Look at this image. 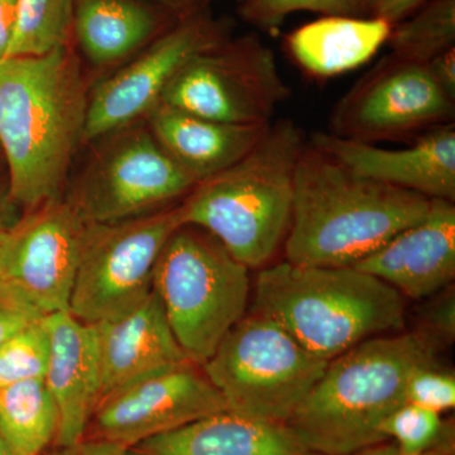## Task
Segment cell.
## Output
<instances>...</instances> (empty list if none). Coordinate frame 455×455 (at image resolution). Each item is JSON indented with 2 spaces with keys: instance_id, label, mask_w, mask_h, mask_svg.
Instances as JSON below:
<instances>
[{
  "instance_id": "cell-17",
  "label": "cell",
  "mask_w": 455,
  "mask_h": 455,
  "mask_svg": "<svg viewBox=\"0 0 455 455\" xmlns=\"http://www.w3.org/2000/svg\"><path fill=\"white\" fill-rule=\"evenodd\" d=\"M50 355L44 382L59 411L55 444L85 438L92 412L101 396L97 329L70 311L44 316Z\"/></svg>"
},
{
  "instance_id": "cell-14",
  "label": "cell",
  "mask_w": 455,
  "mask_h": 455,
  "mask_svg": "<svg viewBox=\"0 0 455 455\" xmlns=\"http://www.w3.org/2000/svg\"><path fill=\"white\" fill-rule=\"evenodd\" d=\"M223 41L220 28L208 18L185 17L145 55L98 86L88 101L84 139L106 136L151 112L182 66Z\"/></svg>"
},
{
  "instance_id": "cell-16",
  "label": "cell",
  "mask_w": 455,
  "mask_h": 455,
  "mask_svg": "<svg viewBox=\"0 0 455 455\" xmlns=\"http://www.w3.org/2000/svg\"><path fill=\"white\" fill-rule=\"evenodd\" d=\"M353 267L414 300L442 291L455 277L454 202L431 199L423 220L401 230Z\"/></svg>"
},
{
  "instance_id": "cell-6",
  "label": "cell",
  "mask_w": 455,
  "mask_h": 455,
  "mask_svg": "<svg viewBox=\"0 0 455 455\" xmlns=\"http://www.w3.org/2000/svg\"><path fill=\"white\" fill-rule=\"evenodd\" d=\"M250 268L205 230L181 226L154 269V290L180 347L203 366L245 315Z\"/></svg>"
},
{
  "instance_id": "cell-29",
  "label": "cell",
  "mask_w": 455,
  "mask_h": 455,
  "mask_svg": "<svg viewBox=\"0 0 455 455\" xmlns=\"http://www.w3.org/2000/svg\"><path fill=\"white\" fill-rule=\"evenodd\" d=\"M406 403L443 414L455 406V376L436 363L415 368L406 383Z\"/></svg>"
},
{
  "instance_id": "cell-11",
  "label": "cell",
  "mask_w": 455,
  "mask_h": 455,
  "mask_svg": "<svg viewBox=\"0 0 455 455\" xmlns=\"http://www.w3.org/2000/svg\"><path fill=\"white\" fill-rule=\"evenodd\" d=\"M220 392L202 366L188 362L125 383L99 400L90 438L136 447L146 440L227 411ZM88 427V429H89Z\"/></svg>"
},
{
  "instance_id": "cell-5",
  "label": "cell",
  "mask_w": 455,
  "mask_h": 455,
  "mask_svg": "<svg viewBox=\"0 0 455 455\" xmlns=\"http://www.w3.org/2000/svg\"><path fill=\"white\" fill-rule=\"evenodd\" d=\"M254 311L328 362L362 341L400 331L405 323L403 296L379 278L353 266L287 260L259 272Z\"/></svg>"
},
{
  "instance_id": "cell-23",
  "label": "cell",
  "mask_w": 455,
  "mask_h": 455,
  "mask_svg": "<svg viewBox=\"0 0 455 455\" xmlns=\"http://www.w3.org/2000/svg\"><path fill=\"white\" fill-rule=\"evenodd\" d=\"M59 411L44 379L0 390V436L20 455H41L55 444Z\"/></svg>"
},
{
  "instance_id": "cell-18",
  "label": "cell",
  "mask_w": 455,
  "mask_h": 455,
  "mask_svg": "<svg viewBox=\"0 0 455 455\" xmlns=\"http://www.w3.org/2000/svg\"><path fill=\"white\" fill-rule=\"evenodd\" d=\"M94 325L101 396L146 374L191 362L180 347L155 290L131 310Z\"/></svg>"
},
{
  "instance_id": "cell-21",
  "label": "cell",
  "mask_w": 455,
  "mask_h": 455,
  "mask_svg": "<svg viewBox=\"0 0 455 455\" xmlns=\"http://www.w3.org/2000/svg\"><path fill=\"white\" fill-rule=\"evenodd\" d=\"M391 29L379 18L323 16L290 33L287 50L307 73L337 76L370 61L388 41Z\"/></svg>"
},
{
  "instance_id": "cell-13",
  "label": "cell",
  "mask_w": 455,
  "mask_h": 455,
  "mask_svg": "<svg viewBox=\"0 0 455 455\" xmlns=\"http://www.w3.org/2000/svg\"><path fill=\"white\" fill-rule=\"evenodd\" d=\"M455 101L436 86L425 65L392 57L340 101L331 133L372 143L453 121Z\"/></svg>"
},
{
  "instance_id": "cell-3",
  "label": "cell",
  "mask_w": 455,
  "mask_h": 455,
  "mask_svg": "<svg viewBox=\"0 0 455 455\" xmlns=\"http://www.w3.org/2000/svg\"><path fill=\"white\" fill-rule=\"evenodd\" d=\"M438 346L424 329L362 341L328 362L287 427L317 455H355L379 444L383 421L406 403L410 374L435 363Z\"/></svg>"
},
{
  "instance_id": "cell-25",
  "label": "cell",
  "mask_w": 455,
  "mask_h": 455,
  "mask_svg": "<svg viewBox=\"0 0 455 455\" xmlns=\"http://www.w3.org/2000/svg\"><path fill=\"white\" fill-rule=\"evenodd\" d=\"M75 0H20L9 57L44 56L68 46L74 29Z\"/></svg>"
},
{
  "instance_id": "cell-32",
  "label": "cell",
  "mask_w": 455,
  "mask_h": 455,
  "mask_svg": "<svg viewBox=\"0 0 455 455\" xmlns=\"http://www.w3.org/2000/svg\"><path fill=\"white\" fill-rule=\"evenodd\" d=\"M427 326L429 329H424L438 343L444 340L451 343L455 335V301L454 292H447L443 295L427 313Z\"/></svg>"
},
{
  "instance_id": "cell-30",
  "label": "cell",
  "mask_w": 455,
  "mask_h": 455,
  "mask_svg": "<svg viewBox=\"0 0 455 455\" xmlns=\"http://www.w3.org/2000/svg\"><path fill=\"white\" fill-rule=\"evenodd\" d=\"M44 316L25 296L0 283V347Z\"/></svg>"
},
{
  "instance_id": "cell-19",
  "label": "cell",
  "mask_w": 455,
  "mask_h": 455,
  "mask_svg": "<svg viewBox=\"0 0 455 455\" xmlns=\"http://www.w3.org/2000/svg\"><path fill=\"white\" fill-rule=\"evenodd\" d=\"M128 455H317L286 424L223 411L130 449Z\"/></svg>"
},
{
  "instance_id": "cell-40",
  "label": "cell",
  "mask_w": 455,
  "mask_h": 455,
  "mask_svg": "<svg viewBox=\"0 0 455 455\" xmlns=\"http://www.w3.org/2000/svg\"><path fill=\"white\" fill-rule=\"evenodd\" d=\"M247 2V0H238L239 4H242V3Z\"/></svg>"
},
{
  "instance_id": "cell-4",
  "label": "cell",
  "mask_w": 455,
  "mask_h": 455,
  "mask_svg": "<svg viewBox=\"0 0 455 455\" xmlns=\"http://www.w3.org/2000/svg\"><path fill=\"white\" fill-rule=\"evenodd\" d=\"M305 145L291 119L271 123L238 163L197 182L180 204L182 224L208 232L245 267L267 265L289 233Z\"/></svg>"
},
{
  "instance_id": "cell-10",
  "label": "cell",
  "mask_w": 455,
  "mask_h": 455,
  "mask_svg": "<svg viewBox=\"0 0 455 455\" xmlns=\"http://www.w3.org/2000/svg\"><path fill=\"white\" fill-rule=\"evenodd\" d=\"M197 182L148 132H132L110 147L70 200L85 223H116L167 208Z\"/></svg>"
},
{
  "instance_id": "cell-28",
  "label": "cell",
  "mask_w": 455,
  "mask_h": 455,
  "mask_svg": "<svg viewBox=\"0 0 455 455\" xmlns=\"http://www.w3.org/2000/svg\"><path fill=\"white\" fill-rule=\"evenodd\" d=\"M241 16L263 31H274L284 18L296 12H314L323 16L363 17V0H247Z\"/></svg>"
},
{
  "instance_id": "cell-8",
  "label": "cell",
  "mask_w": 455,
  "mask_h": 455,
  "mask_svg": "<svg viewBox=\"0 0 455 455\" xmlns=\"http://www.w3.org/2000/svg\"><path fill=\"white\" fill-rule=\"evenodd\" d=\"M181 226L180 204L116 223H85L71 315L98 324L145 300L161 251Z\"/></svg>"
},
{
  "instance_id": "cell-37",
  "label": "cell",
  "mask_w": 455,
  "mask_h": 455,
  "mask_svg": "<svg viewBox=\"0 0 455 455\" xmlns=\"http://www.w3.org/2000/svg\"><path fill=\"white\" fill-rule=\"evenodd\" d=\"M157 2L161 3L164 7L169 8L170 11L190 16V14H193V8L196 0H157Z\"/></svg>"
},
{
  "instance_id": "cell-26",
  "label": "cell",
  "mask_w": 455,
  "mask_h": 455,
  "mask_svg": "<svg viewBox=\"0 0 455 455\" xmlns=\"http://www.w3.org/2000/svg\"><path fill=\"white\" fill-rule=\"evenodd\" d=\"M44 319L22 329L0 347V390L27 379H44L50 338Z\"/></svg>"
},
{
  "instance_id": "cell-9",
  "label": "cell",
  "mask_w": 455,
  "mask_h": 455,
  "mask_svg": "<svg viewBox=\"0 0 455 455\" xmlns=\"http://www.w3.org/2000/svg\"><path fill=\"white\" fill-rule=\"evenodd\" d=\"M289 97L274 51L257 36H244L193 57L160 103L209 121L265 125Z\"/></svg>"
},
{
  "instance_id": "cell-2",
  "label": "cell",
  "mask_w": 455,
  "mask_h": 455,
  "mask_svg": "<svg viewBox=\"0 0 455 455\" xmlns=\"http://www.w3.org/2000/svg\"><path fill=\"white\" fill-rule=\"evenodd\" d=\"M431 199L364 178L311 142L299 158L287 262L346 267L357 265L416 221Z\"/></svg>"
},
{
  "instance_id": "cell-1",
  "label": "cell",
  "mask_w": 455,
  "mask_h": 455,
  "mask_svg": "<svg viewBox=\"0 0 455 455\" xmlns=\"http://www.w3.org/2000/svg\"><path fill=\"white\" fill-rule=\"evenodd\" d=\"M86 110L85 82L68 46L0 60V147L14 202L32 211L59 199Z\"/></svg>"
},
{
  "instance_id": "cell-38",
  "label": "cell",
  "mask_w": 455,
  "mask_h": 455,
  "mask_svg": "<svg viewBox=\"0 0 455 455\" xmlns=\"http://www.w3.org/2000/svg\"><path fill=\"white\" fill-rule=\"evenodd\" d=\"M0 455H20L0 436Z\"/></svg>"
},
{
  "instance_id": "cell-12",
  "label": "cell",
  "mask_w": 455,
  "mask_h": 455,
  "mask_svg": "<svg viewBox=\"0 0 455 455\" xmlns=\"http://www.w3.org/2000/svg\"><path fill=\"white\" fill-rule=\"evenodd\" d=\"M84 229L79 212L60 197L32 209L0 238V283L44 315L70 310Z\"/></svg>"
},
{
  "instance_id": "cell-20",
  "label": "cell",
  "mask_w": 455,
  "mask_h": 455,
  "mask_svg": "<svg viewBox=\"0 0 455 455\" xmlns=\"http://www.w3.org/2000/svg\"><path fill=\"white\" fill-rule=\"evenodd\" d=\"M149 122L157 142L196 182L238 163L271 124L209 121L161 103L149 112Z\"/></svg>"
},
{
  "instance_id": "cell-22",
  "label": "cell",
  "mask_w": 455,
  "mask_h": 455,
  "mask_svg": "<svg viewBox=\"0 0 455 455\" xmlns=\"http://www.w3.org/2000/svg\"><path fill=\"white\" fill-rule=\"evenodd\" d=\"M158 26L155 12L136 0H75L77 41L95 64H110L131 55Z\"/></svg>"
},
{
  "instance_id": "cell-39",
  "label": "cell",
  "mask_w": 455,
  "mask_h": 455,
  "mask_svg": "<svg viewBox=\"0 0 455 455\" xmlns=\"http://www.w3.org/2000/svg\"><path fill=\"white\" fill-rule=\"evenodd\" d=\"M7 226H5L4 223H3L2 218H0V238H2L3 233L5 232V229H7Z\"/></svg>"
},
{
  "instance_id": "cell-7",
  "label": "cell",
  "mask_w": 455,
  "mask_h": 455,
  "mask_svg": "<svg viewBox=\"0 0 455 455\" xmlns=\"http://www.w3.org/2000/svg\"><path fill=\"white\" fill-rule=\"evenodd\" d=\"M326 366L275 320L254 311L233 326L202 367L228 411L286 424Z\"/></svg>"
},
{
  "instance_id": "cell-27",
  "label": "cell",
  "mask_w": 455,
  "mask_h": 455,
  "mask_svg": "<svg viewBox=\"0 0 455 455\" xmlns=\"http://www.w3.org/2000/svg\"><path fill=\"white\" fill-rule=\"evenodd\" d=\"M383 438L394 439L395 445L403 453L421 454L434 449H447L445 427L442 414L427 407L405 403L398 407L381 427Z\"/></svg>"
},
{
  "instance_id": "cell-34",
  "label": "cell",
  "mask_w": 455,
  "mask_h": 455,
  "mask_svg": "<svg viewBox=\"0 0 455 455\" xmlns=\"http://www.w3.org/2000/svg\"><path fill=\"white\" fill-rule=\"evenodd\" d=\"M425 68L436 86L455 101V47L434 57Z\"/></svg>"
},
{
  "instance_id": "cell-36",
  "label": "cell",
  "mask_w": 455,
  "mask_h": 455,
  "mask_svg": "<svg viewBox=\"0 0 455 455\" xmlns=\"http://www.w3.org/2000/svg\"><path fill=\"white\" fill-rule=\"evenodd\" d=\"M355 455H451V451H447V449H434V451H425V453L421 454H407L403 453V451H400L396 447V445H381L379 444L372 445V447L363 449V451H359V453Z\"/></svg>"
},
{
  "instance_id": "cell-33",
  "label": "cell",
  "mask_w": 455,
  "mask_h": 455,
  "mask_svg": "<svg viewBox=\"0 0 455 455\" xmlns=\"http://www.w3.org/2000/svg\"><path fill=\"white\" fill-rule=\"evenodd\" d=\"M52 451L41 455H128V449L99 438H83L68 445H53Z\"/></svg>"
},
{
  "instance_id": "cell-15",
  "label": "cell",
  "mask_w": 455,
  "mask_h": 455,
  "mask_svg": "<svg viewBox=\"0 0 455 455\" xmlns=\"http://www.w3.org/2000/svg\"><path fill=\"white\" fill-rule=\"evenodd\" d=\"M323 152L364 178L429 197L455 202V128L438 125L414 145L387 149L334 133L310 140Z\"/></svg>"
},
{
  "instance_id": "cell-24",
  "label": "cell",
  "mask_w": 455,
  "mask_h": 455,
  "mask_svg": "<svg viewBox=\"0 0 455 455\" xmlns=\"http://www.w3.org/2000/svg\"><path fill=\"white\" fill-rule=\"evenodd\" d=\"M392 57L425 65L455 47V0H430L412 16L392 27Z\"/></svg>"
},
{
  "instance_id": "cell-35",
  "label": "cell",
  "mask_w": 455,
  "mask_h": 455,
  "mask_svg": "<svg viewBox=\"0 0 455 455\" xmlns=\"http://www.w3.org/2000/svg\"><path fill=\"white\" fill-rule=\"evenodd\" d=\"M20 0H0V60L7 55L13 38L18 17Z\"/></svg>"
},
{
  "instance_id": "cell-31",
  "label": "cell",
  "mask_w": 455,
  "mask_h": 455,
  "mask_svg": "<svg viewBox=\"0 0 455 455\" xmlns=\"http://www.w3.org/2000/svg\"><path fill=\"white\" fill-rule=\"evenodd\" d=\"M430 0H363V17L379 18L392 27L412 16Z\"/></svg>"
}]
</instances>
